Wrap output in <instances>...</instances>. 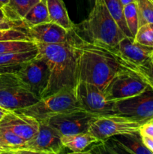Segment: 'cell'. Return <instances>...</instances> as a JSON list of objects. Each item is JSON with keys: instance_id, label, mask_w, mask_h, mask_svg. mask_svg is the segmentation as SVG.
Instances as JSON below:
<instances>
[{"instance_id": "cell-1", "label": "cell", "mask_w": 153, "mask_h": 154, "mask_svg": "<svg viewBox=\"0 0 153 154\" xmlns=\"http://www.w3.org/2000/svg\"><path fill=\"white\" fill-rule=\"evenodd\" d=\"M69 38L74 47L77 67L78 82L90 83L102 90L118 72L134 67L124 61L116 48L82 38L72 29Z\"/></svg>"}, {"instance_id": "cell-15", "label": "cell", "mask_w": 153, "mask_h": 154, "mask_svg": "<svg viewBox=\"0 0 153 154\" xmlns=\"http://www.w3.org/2000/svg\"><path fill=\"white\" fill-rule=\"evenodd\" d=\"M26 30L32 40L34 42L44 44L67 42L70 32L52 21L28 27Z\"/></svg>"}, {"instance_id": "cell-27", "label": "cell", "mask_w": 153, "mask_h": 154, "mask_svg": "<svg viewBox=\"0 0 153 154\" xmlns=\"http://www.w3.org/2000/svg\"><path fill=\"white\" fill-rule=\"evenodd\" d=\"M134 40L142 45L153 47V23H146L140 26Z\"/></svg>"}, {"instance_id": "cell-12", "label": "cell", "mask_w": 153, "mask_h": 154, "mask_svg": "<svg viewBox=\"0 0 153 154\" xmlns=\"http://www.w3.org/2000/svg\"><path fill=\"white\" fill-rule=\"evenodd\" d=\"M61 134L46 122H39L37 133L26 142L24 153L58 154L65 147L61 141Z\"/></svg>"}, {"instance_id": "cell-21", "label": "cell", "mask_w": 153, "mask_h": 154, "mask_svg": "<svg viewBox=\"0 0 153 154\" xmlns=\"http://www.w3.org/2000/svg\"><path fill=\"white\" fill-rule=\"evenodd\" d=\"M50 21L46 0H40L36 3L22 20L26 28Z\"/></svg>"}, {"instance_id": "cell-26", "label": "cell", "mask_w": 153, "mask_h": 154, "mask_svg": "<svg viewBox=\"0 0 153 154\" xmlns=\"http://www.w3.org/2000/svg\"><path fill=\"white\" fill-rule=\"evenodd\" d=\"M124 14L128 28L134 38L139 29V18L136 3L132 2L124 6Z\"/></svg>"}, {"instance_id": "cell-25", "label": "cell", "mask_w": 153, "mask_h": 154, "mask_svg": "<svg viewBox=\"0 0 153 154\" xmlns=\"http://www.w3.org/2000/svg\"><path fill=\"white\" fill-rule=\"evenodd\" d=\"M139 18V27L146 23H153L152 0H134Z\"/></svg>"}, {"instance_id": "cell-16", "label": "cell", "mask_w": 153, "mask_h": 154, "mask_svg": "<svg viewBox=\"0 0 153 154\" xmlns=\"http://www.w3.org/2000/svg\"><path fill=\"white\" fill-rule=\"evenodd\" d=\"M38 51V49H35L24 52L0 54V75L17 72L24 64L37 56Z\"/></svg>"}, {"instance_id": "cell-34", "label": "cell", "mask_w": 153, "mask_h": 154, "mask_svg": "<svg viewBox=\"0 0 153 154\" xmlns=\"http://www.w3.org/2000/svg\"><path fill=\"white\" fill-rule=\"evenodd\" d=\"M8 112H9V111H8V110H6V109H4V108H1V107H0V120H1L2 119L3 117H4V116H5Z\"/></svg>"}, {"instance_id": "cell-23", "label": "cell", "mask_w": 153, "mask_h": 154, "mask_svg": "<svg viewBox=\"0 0 153 154\" xmlns=\"http://www.w3.org/2000/svg\"><path fill=\"white\" fill-rule=\"evenodd\" d=\"M35 49H38V46L34 41L7 40L0 42V54L24 52Z\"/></svg>"}, {"instance_id": "cell-30", "label": "cell", "mask_w": 153, "mask_h": 154, "mask_svg": "<svg viewBox=\"0 0 153 154\" xmlns=\"http://www.w3.org/2000/svg\"><path fill=\"white\" fill-rule=\"evenodd\" d=\"M13 28L26 29V27L22 21H12L5 17H0V29H1Z\"/></svg>"}, {"instance_id": "cell-14", "label": "cell", "mask_w": 153, "mask_h": 154, "mask_svg": "<svg viewBox=\"0 0 153 154\" xmlns=\"http://www.w3.org/2000/svg\"><path fill=\"white\" fill-rule=\"evenodd\" d=\"M0 127L12 131L27 141L38 132L39 122L27 114L15 111H9L0 120Z\"/></svg>"}, {"instance_id": "cell-39", "label": "cell", "mask_w": 153, "mask_h": 154, "mask_svg": "<svg viewBox=\"0 0 153 154\" xmlns=\"http://www.w3.org/2000/svg\"><path fill=\"white\" fill-rule=\"evenodd\" d=\"M152 1H153V0H152Z\"/></svg>"}, {"instance_id": "cell-10", "label": "cell", "mask_w": 153, "mask_h": 154, "mask_svg": "<svg viewBox=\"0 0 153 154\" xmlns=\"http://www.w3.org/2000/svg\"><path fill=\"white\" fill-rule=\"evenodd\" d=\"M114 114L124 116L142 124L153 120V89L128 99L114 102Z\"/></svg>"}, {"instance_id": "cell-17", "label": "cell", "mask_w": 153, "mask_h": 154, "mask_svg": "<svg viewBox=\"0 0 153 154\" xmlns=\"http://www.w3.org/2000/svg\"><path fill=\"white\" fill-rule=\"evenodd\" d=\"M111 138L122 153L153 154L143 144L140 131L115 135Z\"/></svg>"}, {"instance_id": "cell-19", "label": "cell", "mask_w": 153, "mask_h": 154, "mask_svg": "<svg viewBox=\"0 0 153 154\" xmlns=\"http://www.w3.org/2000/svg\"><path fill=\"white\" fill-rule=\"evenodd\" d=\"M40 0H9L2 8L4 17L12 21H22L30 9Z\"/></svg>"}, {"instance_id": "cell-37", "label": "cell", "mask_w": 153, "mask_h": 154, "mask_svg": "<svg viewBox=\"0 0 153 154\" xmlns=\"http://www.w3.org/2000/svg\"><path fill=\"white\" fill-rule=\"evenodd\" d=\"M0 17H4V14H3V11L2 10V8H0Z\"/></svg>"}, {"instance_id": "cell-9", "label": "cell", "mask_w": 153, "mask_h": 154, "mask_svg": "<svg viewBox=\"0 0 153 154\" xmlns=\"http://www.w3.org/2000/svg\"><path fill=\"white\" fill-rule=\"evenodd\" d=\"M75 96L82 110L98 116L114 114V102L106 99L104 92L98 86L79 81L75 88Z\"/></svg>"}, {"instance_id": "cell-33", "label": "cell", "mask_w": 153, "mask_h": 154, "mask_svg": "<svg viewBox=\"0 0 153 154\" xmlns=\"http://www.w3.org/2000/svg\"><path fill=\"white\" fill-rule=\"evenodd\" d=\"M4 153H12L14 154L13 150L6 145L1 139H0V154H4Z\"/></svg>"}, {"instance_id": "cell-2", "label": "cell", "mask_w": 153, "mask_h": 154, "mask_svg": "<svg viewBox=\"0 0 153 154\" xmlns=\"http://www.w3.org/2000/svg\"><path fill=\"white\" fill-rule=\"evenodd\" d=\"M35 43L38 55L46 62L50 71L49 83L41 98L62 90H75L78 84L77 67L70 38L64 43Z\"/></svg>"}, {"instance_id": "cell-5", "label": "cell", "mask_w": 153, "mask_h": 154, "mask_svg": "<svg viewBox=\"0 0 153 154\" xmlns=\"http://www.w3.org/2000/svg\"><path fill=\"white\" fill-rule=\"evenodd\" d=\"M26 87L15 73L0 75V107L9 111L26 108L40 100Z\"/></svg>"}, {"instance_id": "cell-22", "label": "cell", "mask_w": 153, "mask_h": 154, "mask_svg": "<svg viewBox=\"0 0 153 154\" xmlns=\"http://www.w3.org/2000/svg\"><path fill=\"white\" fill-rule=\"evenodd\" d=\"M108 11L111 16L112 17L118 26L123 32L124 35L128 37H132L131 33L129 31L126 24L124 14V5L122 4L120 0H104Z\"/></svg>"}, {"instance_id": "cell-8", "label": "cell", "mask_w": 153, "mask_h": 154, "mask_svg": "<svg viewBox=\"0 0 153 154\" xmlns=\"http://www.w3.org/2000/svg\"><path fill=\"white\" fill-rule=\"evenodd\" d=\"M15 74L27 90L41 99L50 77L49 66L42 57L37 54Z\"/></svg>"}, {"instance_id": "cell-11", "label": "cell", "mask_w": 153, "mask_h": 154, "mask_svg": "<svg viewBox=\"0 0 153 154\" xmlns=\"http://www.w3.org/2000/svg\"><path fill=\"white\" fill-rule=\"evenodd\" d=\"M97 117L95 114L79 109L56 114L46 122L61 135H73L88 132L92 123Z\"/></svg>"}, {"instance_id": "cell-7", "label": "cell", "mask_w": 153, "mask_h": 154, "mask_svg": "<svg viewBox=\"0 0 153 154\" xmlns=\"http://www.w3.org/2000/svg\"><path fill=\"white\" fill-rule=\"evenodd\" d=\"M142 123L139 121L118 114L98 116L90 126L88 132L98 141L112 136L140 131Z\"/></svg>"}, {"instance_id": "cell-28", "label": "cell", "mask_w": 153, "mask_h": 154, "mask_svg": "<svg viewBox=\"0 0 153 154\" xmlns=\"http://www.w3.org/2000/svg\"><path fill=\"white\" fill-rule=\"evenodd\" d=\"M7 40L32 41L26 29L13 28L7 29H0V42Z\"/></svg>"}, {"instance_id": "cell-13", "label": "cell", "mask_w": 153, "mask_h": 154, "mask_svg": "<svg viewBox=\"0 0 153 154\" xmlns=\"http://www.w3.org/2000/svg\"><path fill=\"white\" fill-rule=\"evenodd\" d=\"M116 49L122 58L136 69L148 67L153 55V47L146 46L136 42L132 37L123 38Z\"/></svg>"}, {"instance_id": "cell-24", "label": "cell", "mask_w": 153, "mask_h": 154, "mask_svg": "<svg viewBox=\"0 0 153 154\" xmlns=\"http://www.w3.org/2000/svg\"><path fill=\"white\" fill-rule=\"evenodd\" d=\"M0 139L13 150L14 154L24 153V147L26 141L12 131L0 127Z\"/></svg>"}, {"instance_id": "cell-35", "label": "cell", "mask_w": 153, "mask_h": 154, "mask_svg": "<svg viewBox=\"0 0 153 154\" xmlns=\"http://www.w3.org/2000/svg\"><path fill=\"white\" fill-rule=\"evenodd\" d=\"M120 2H122V4L124 6L130 4L132 2H134V0H120Z\"/></svg>"}, {"instance_id": "cell-38", "label": "cell", "mask_w": 153, "mask_h": 154, "mask_svg": "<svg viewBox=\"0 0 153 154\" xmlns=\"http://www.w3.org/2000/svg\"><path fill=\"white\" fill-rule=\"evenodd\" d=\"M89 2H90V5H91L92 7L93 4H94V0H89Z\"/></svg>"}, {"instance_id": "cell-29", "label": "cell", "mask_w": 153, "mask_h": 154, "mask_svg": "<svg viewBox=\"0 0 153 154\" xmlns=\"http://www.w3.org/2000/svg\"><path fill=\"white\" fill-rule=\"evenodd\" d=\"M136 72L153 89V55L148 67L146 69H136Z\"/></svg>"}, {"instance_id": "cell-36", "label": "cell", "mask_w": 153, "mask_h": 154, "mask_svg": "<svg viewBox=\"0 0 153 154\" xmlns=\"http://www.w3.org/2000/svg\"><path fill=\"white\" fill-rule=\"evenodd\" d=\"M9 0H0V8H2L4 5L8 3Z\"/></svg>"}, {"instance_id": "cell-18", "label": "cell", "mask_w": 153, "mask_h": 154, "mask_svg": "<svg viewBox=\"0 0 153 154\" xmlns=\"http://www.w3.org/2000/svg\"><path fill=\"white\" fill-rule=\"evenodd\" d=\"M61 141L65 148L69 149L76 153H83L87 147L99 141L88 132L73 135H62Z\"/></svg>"}, {"instance_id": "cell-3", "label": "cell", "mask_w": 153, "mask_h": 154, "mask_svg": "<svg viewBox=\"0 0 153 154\" xmlns=\"http://www.w3.org/2000/svg\"><path fill=\"white\" fill-rule=\"evenodd\" d=\"M82 38L115 48L125 37L108 11L104 0H94L88 17L73 28Z\"/></svg>"}, {"instance_id": "cell-4", "label": "cell", "mask_w": 153, "mask_h": 154, "mask_svg": "<svg viewBox=\"0 0 153 154\" xmlns=\"http://www.w3.org/2000/svg\"><path fill=\"white\" fill-rule=\"evenodd\" d=\"M79 109L82 108L76 101L75 90H64L41 98L36 103L15 111L31 116L38 122H46L56 114Z\"/></svg>"}, {"instance_id": "cell-31", "label": "cell", "mask_w": 153, "mask_h": 154, "mask_svg": "<svg viewBox=\"0 0 153 154\" xmlns=\"http://www.w3.org/2000/svg\"><path fill=\"white\" fill-rule=\"evenodd\" d=\"M140 133L141 135H146L153 138V120L146 122L141 125L140 128Z\"/></svg>"}, {"instance_id": "cell-20", "label": "cell", "mask_w": 153, "mask_h": 154, "mask_svg": "<svg viewBox=\"0 0 153 154\" xmlns=\"http://www.w3.org/2000/svg\"><path fill=\"white\" fill-rule=\"evenodd\" d=\"M46 2L50 20L68 31L72 29L74 24L70 20L62 0H46Z\"/></svg>"}, {"instance_id": "cell-32", "label": "cell", "mask_w": 153, "mask_h": 154, "mask_svg": "<svg viewBox=\"0 0 153 154\" xmlns=\"http://www.w3.org/2000/svg\"><path fill=\"white\" fill-rule=\"evenodd\" d=\"M141 136H142V141H143V144H145L146 147L148 150H151L152 153H153V138L151 137L146 136V135H141Z\"/></svg>"}, {"instance_id": "cell-6", "label": "cell", "mask_w": 153, "mask_h": 154, "mask_svg": "<svg viewBox=\"0 0 153 154\" xmlns=\"http://www.w3.org/2000/svg\"><path fill=\"white\" fill-rule=\"evenodd\" d=\"M151 88L138 74L130 69H126L116 75L104 92L108 101L117 102L133 97Z\"/></svg>"}]
</instances>
